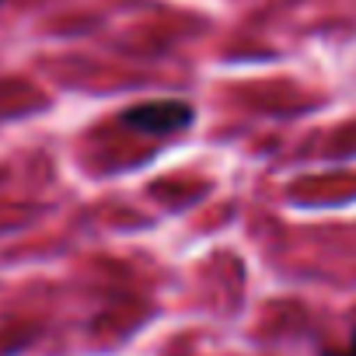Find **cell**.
Returning a JSON list of instances; mask_svg holds the SVG:
<instances>
[{
    "label": "cell",
    "mask_w": 356,
    "mask_h": 356,
    "mask_svg": "<svg viewBox=\"0 0 356 356\" xmlns=\"http://www.w3.org/2000/svg\"><path fill=\"white\" fill-rule=\"evenodd\" d=\"M122 122L140 129V133H150V136H171V133L186 129L193 122V105L189 102H175V98L140 102V105H129L122 112Z\"/></svg>",
    "instance_id": "cell-1"
},
{
    "label": "cell",
    "mask_w": 356,
    "mask_h": 356,
    "mask_svg": "<svg viewBox=\"0 0 356 356\" xmlns=\"http://www.w3.org/2000/svg\"><path fill=\"white\" fill-rule=\"evenodd\" d=\"M325 356H356V332H353V339H349L346 349H332V353H325Z\"/></svg>",
    "instance_id": "cell-2"
}]
</instances>
